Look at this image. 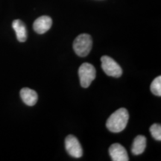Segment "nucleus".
Here are the masks:
<instances>
[{
    "label": "nucleus",
    "instance_id": "1",
    "mask_svg": "<svg viewBox=\"0 0 161 161\" xmlns=\"http://www.w3.org/2000/svg\"><path fill=\"white\" fill-rule=\"evenodd\" d=\"M129 119L128 111L125 108H119L112 114L107 120L106 127L110 132L119 133L126 128Z\"/></svg>",
    "mask_w": 161,
    "mask_h": 161
},
{
    "label": "nucleus",
    "instance_id": "2",
    "mask_svg": "<svg viewBox=\"0 0 161 161\" xmlns=\"http://www.w3.org/2000/svg\"><path fill=\"white\" fill-rule=\"evenodd\" d=\"M92 47V39L88 34H81L74 40L73 49L76 55L86 57L89 55Z\"/></svg>",
    "mask_w": 161,
    "mask_h": 161
},
{
    "label": "nucleus",
    "instance_id": "3",
    "mask_svg": "<svg viewBox=\"0 0 161 161\" xmlns=\"http://www.w3.org/2000/svg\"><path fill=\"white\" fill-rule=\"evenodd\" d=\"M80 86L84 88L89 87L92 80L96 78V71L95 67L89 63L82 64L78 69Z\"/></svg>",
    "mask_w": 161,
    "mask_h": 161
},
{
    "label": "nucleus",
    "instance_id": "4",
    "mask_svg": "<svg viewBox=\"0 0 161 161\" xmlns=\"http://www.w3.org/2000/svg\"><path fill=\"white\" fill-rule=\"evenodd\" d=\"M102 68L106 75L114 78H119L122 75V67L109 56L104 55L101 58Z\"/></svg>",
    "mask_w": 161,
    "mask_h": 161
},
{
    "label": "nucleus",
    "instance_id": "5",
    "mask_svg": "<svg viewBox=\"0 0 161 161\" xmlns=\"http://www.w3.org/2000/svg\"><path fill=\"white\" fill-rule=\"evenodd\" d=\"M65 148L70 156L75 158H80L83 154L81 146L75 136L69 135L65 139Z\"/></svg>",
    "mask_w": 161,
    "mask_h": 161
},
{
    "label": "nucleus",
    "instance_id": "6",
    "mask_svg": "<svg viewBox=\"0 0 161 161\" xmlns=\"http://www.w3.org/2000/svg\"><path fill=\"white\" fill-rule=\"evenodd\" d=\"M109 154L113 161H128V152L124 146L119 143H114L109 148Z\"/></svg>",
    "mask_w": 161,
    "mask_h": 161
},
{
    "label": "nucleus",
    "instance_id": "7",
    "mask_svg": "<svg viewBox=\"0 0 161 161\" xmlns=\"http://www.w3.org/2000/svg\"><path fill=\"white\" fill-rule=\"evenodd\" d=\"M52 19L49 16H42L37 18L33 24V29L35 32L40 35H43L51 29Z\"/></svg>",
    "mask_w": 161,
    "mask_h": 161
},
{
    "label": "nucleus",
    "instance_id": "8",
    "mask_svg": "<svg viewBox=\"0 0 161 161\" xmlns=\"http://www.w3.org/2000/svg\"><path fill=\"white\" fill-rule=\"evenodd\" d=\"M20 96L23 102L28 106H34L38 100V96L36 91L28 87H24L20 90Z\"/></svg>",
    "mask_w": 161,
    "mask_h": 161
},
{
    "label": "nucleus",
    "instance_id": "9",
    "mask_svg": "<svg viewBox=\"0 0 161 161\" xmlns=\"http://www.w3.org/2000/svg\"><path fill=\"white\" fill-rule=\"evenodd\" d=\"M12 27L16 32L18 41L23 43L27 40V30L25 25L20 19H15L12 23Z\"/></svg>",
    "mask_w": 161,
    "mask_h": 161
},
{
    "label": "nucleus",
    "instance_id": "10",
    "mask_svg": "<svg viewBox=\"0 0 161 161\" xmlns=\"http://www.w3.org/2000/svg\"><path fill=\"white\" fill-rule=\"evenodd\" d=\"M146 148V138L143 135H138L133 142L131 152L134 155H140Z\"/></svg>",
    "mask_w": 161,
    "mask_h": 161
},
{
    "label": "nucleus",
    "instance_id": "11",
    "mask_svg": "<svg viewBox=\"0 0 161 161\" xmlns=\"http://www.w3.org/2000/svg\"><path fill=\"white\" fill-rule=\"evenodd\" d=\"M151 91L154 95L161 96V76H158L151 84Z\"/></svg>",
    "mask_w": 161,
    "mask_h": 161
},
{
    "label": "nucleus",
    "instance_id": "12",
    "mask_svg": "<svg viewBox=\"0 0 161 161\" xmlns=\"http://www.w3.org/2000/svg\"><path fill=\"white\" fill-rule=\"evenodd\" d=\"M150 132L152 137L156 140H161V126L160 124H153L150 127Z\"/></svg>",
    "mask_w": 161,
    "mask_h": 161
}]
</instances>
